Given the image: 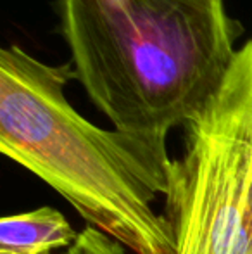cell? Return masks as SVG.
Listing matches in <instances>:
<instances>
[{
    "label": "cell",
    "mask_w": 252,
    "mask_h": 254,
    "mask_svg": "<svg viewBox=\"0 0 252 254\" xmlns=\"http://www.w3.org/2000/svg\"><path fill=\"white\" fill-rule=\"evenodd\" d=\"M71 78L19 45L0 51V151L133 254H175L171 225L152 206L168 190V137L90 123L64 95Z\"/></svg>",
    "instance_id": "obj_1"
},
{
    "label": "cell",
    "mask_w": 252,
    "mask_h": 254,
    "mask_svg": "<svg viewBox=\"0 0 252 254\" xmlns=\"http://www.w3.org/2000/svg\"><path fill=\"white\" fill-rule=\"evenodd\" d=\"M57 14L74 78L128 133L187 127L239 52L225 0H57Z\"/></svg>",
    "instance_id": "obj_2"
},
{
    "label": "cell",
    "mask_w": 252,
    "mask_h": 254,
    "mask_svg": "<svg viewBox=\"0 0 252 254\" xmlns=\"http://www.w3.org/2000/svg\"><path fill=\"white\" fill-rule=\"evenodd\" d=\"M164 195L175 254H252V38L185 127Z\"/></svg>",
    "instance_id": "obj_3"
},
{
    "label": "cell",
    "mask_w": 252,
    "mask_h": 254,
    "mask_svg": "<svg viewBox=\"0 0 252 254\" xmlns=\"http://www.w3.org/2000/svg\"><path fill=\"white\" fill-rule=\"evenodd\" d=\"M78 234L55 207L9 214L0 221V254H50L69 248Z\"/></svg>",
    "instance_id": "obj_4"
},
{
    "label": "cell",
    "mask_w": 252,
    "mask_h": 254,
    "mask_svg": "<svg viewBox=\"0 0 252 254\" xmlns=\"http://www.w3.org/2000/svg\"><path fill=\"white\" fill-rule=\"evenodd\" d=\"M62 254H125V249L101 230L87 227Z\"/></svg>",
    "instance_id": "obj_5"
}]
</instances>
